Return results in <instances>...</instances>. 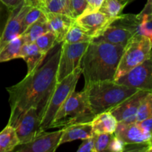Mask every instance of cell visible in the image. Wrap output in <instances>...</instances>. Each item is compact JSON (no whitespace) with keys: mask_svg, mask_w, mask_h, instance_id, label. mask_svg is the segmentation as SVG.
I'll return each instance as SVG.
<instances>
[{"mask_svg":"<svg viewBox=\"0 0 152 152\" xmlns=\"http://www.w3.org/2000/svg\"><path fill=\"white\" fill-rule=\"evenodd\" d=\"M61 44L56 45L48 52L45 60L22 81L6 88L10 107L8 125L15 127L21 116L32 107L38 110L42 119L57 83L56 73Z\"/></svg>","mask_w":152,"mask_h":152,"instance_id":"6da1fadb","label":"cell"},{"mask_svg":"<svg viewBox=\"0 0 152 152\" xmlns=\"http://www.w3.org/2000/svg\"><path fill=\"white\" fill-rule=\"evenodd\" d=\"M124 48L102 42H91L81 60L85 85L114 80Z\"/></svg>","mask_w":152,"mask_h":152,"instance_id":"7a4b0ae2","label":"cell"},{"mask_svg":"<svg viewBox=\"0 0 152 152\" xmlns=\"http://www.w3.org/2000/svg\"><path fill=\"white\" fill-rule=\"evenodd\" d=\"M91 108L95 116L112 109L137 92L138 89L120 84L114 80H104L85 85Z\"/></svg>","mask_w":152,"mask_h":152,"instance_id":"3957f363","label":"cell"},{"mask_svg":"<svg viewBox=\"0 0 152 152\" xmlns=\"http://www.w3.org/2000/svg\"><path fill=\"white\" fill-rule=\"evenodd\" d=\"M94 117L85 89L79 92L74 91L58 110L50 129L64 128L75 123L91 122Z\"/></svg>","mask_w":152,"mask_h":152,"instance_id":"277c9868","label":"cell"},{"mask_svg":"<svg viewBox=\"0 0 152 152\" xmlns=\"http://www.w3.org/2000/svg\"><path fill=\"white\" fill-rule=\"evenodd\" d=\"M151 56V40L145 36L134 35L124 48L114 77V81Z\"/></svg>","mask_w":152,"mask_h":152,"instance_id":"5b68a950","label":"cell"},{"mask_svg":"<svg viewBox=\"0 0 152 152\" xmlns=\"http://www.w3.org/2000/svg\"><path fill=\"white\" fill-rule=\"evenodd\" d=\"M81 74L82 69L81 68H79L68 77L64 78L62 81L56 83L44 114L42 117V130L46 132V130L50 129V124L58 110L69 97L70 95L75 91L76 86Z\"/></svg>","mask_w":152,"mask_h":152,"instance_id":"8992f818","label":"cell"},{"mask_svg":"<svg viewBox=\"0 0 152 152\" xmlns=\"http://www.w3.org/2000/svg\"><path fill=\"white\" fill-rule=\"evenodd\" d=\"M90 42L69 44L62 42L61 51L58 63L56 81H62L64 78L74 72L77 68H81V60Z\"/></svg>","mask_w":152,"mask_h":152,"instance_id":"52a82bcc","label":"cell"},{"mask_svg":"<svg viewBox=\"0 0 152 152\" xmlns=\"http://www.w3.org/2000/svg\"><path fill=\"white\" fill-rule=\"evenodd\" d=\"M138 90L152 91V56L116 80Z\"/></svg>","mask_w":152,"mask_h":152,"instance_id":"ba28073f","label":"cell"},{"mask_svg":"<svg viewBox=\"0 0 152 152\" xmlns=\"http://www.w3.org/2000/svg\"><path fill=\"white\" fill-rule=\"evenodd\" d=\"M14 128L19 138V144L30 142L44 132L41 129L39 113L37 108L33 107L21 116Z\"/></svg>","mask_w":152,"mask_h":152,"instance_id":"9c48e42d","label":"cell"},{"mask_svg":"<svg viewBox=\"0 0 152 152\" xmlns=\"http://www.w3.org/2000/svg\"><path fill=\"white\" fill-rule=\"evenodd\" d=\"M63 128L53 132H44L26 143L19 144L15 152H54L59 146Z\"/></svg>","mask_w":152,"mask_h":152,"instance_id":"30bf717a","label":"cell"},{"mask_svg":"<svg viewBox=\"0 0 152 152\" xmlns=\"http://www.w3.org/2000/svg\"><path fill=\"white\" fill-rule=\"evenodd\" d=\"M117 18L109 17L97 10L82 14L75 19V22L94 39L100 35Z\"/></svg>","mask_w":152,"mask_h":152,"instance_id":"8fae6325","label":"cell"},{"mask_svg":"<svg viewBox=\"0 0 152 152\" xmlns=\"http://www.w3.org/2000/svg\"><path fill=\"white\" fill-rule=\"evenodd\" d=\"M150 91L139 90L132 96L110 110L118 123H132L136 122L137 114L141 101Z\"/></svg>","mask_w":152,"mask_h":152,"instance_id":"7c38bea8","label":"cell"},{"mask_svg":"<svg viewBox=\"0 0 152 152\" xmlns=\"http://www.w3.org/2000/svg\"><path fill=\"white\" fill-rule=\"evenodd\" d=\"M31 7H33L22 2L12 10L0 37V51L9 42L22 34V19Z\"/></svg>","mask_w":152,"mask_h":152,"instance_id":"4fadbf2b","label":"cell"},{"mask_svg":"<svg viewBox=\"0 0 152 152\" xmlns=\"http://www.w3.org/2000/svg\"><path fill=\"white\" fill-rule=\"evenodd\" d=\"M114 134L126 144L143 143L150 142L151 134L144 131L138 123H118Z\"/></svg>","mask_w":152,"mask_h":152,"instance_id":"5bb4252c","label":"cell"},{"mask_svg":"<svg viewBox=\"0 0 152 152\" xmlns=\"http://www.w3.org/2000/svg\"><path fill=\"white\" fill-rule=\"evenodd\" d=\"M134 35V33L126 28L111 25L100 35L94 38L92 42H102L126 47Z\"/></svg>","mask_w":152,"mask_h":152,"instance_id":"9a60e30c","label":"cell"},{"mask_svg":"<svg viewBox=\"0 0 152 152\" xmlns=\"http://www.w3.org/2000/svg\"><path fill=\"white\" fill-rule=\"evenodd\" d=\"M49 29L56 35L58 43H62L75 19L67 15L59 13H45Z\"/></svg>","mask_w":152,"mask_h":152,"instance_id":"2e32d148","label":"cell"},{"mask_svg":"<svg viewBox=\"0 0 152 152\" xmlns=\"http://www.w3.org/2000/svg\"><path fill=\"white\" fill-rule=\"evenodd\" d=\"M93 135L94 132L91 122L70 125L63 128V132L59 141V145L65 142H72L77 140H83L91 137Z\"/></svg>","mask_w":152,"mask_h":152,"instance_id":"e0dca14e","label":"cell"},{"mask_svg":"<svg viewBox=\"0 0 152 152\" xmlns=\"http://www.w3.org/2000/svg\"><path fill=\"white\" fill-rule=\"evenodd\" d=\"M47 55L44 54L39 50L38 47L34 42L25 43L21 50L20 58L23 59L27 64L28 72L29 74L38 67L45 59Z\"/></svg>","mask_w":152,"mask_h":152,"instance_id":"ac0fdd59","label":"cell"},{"mask_svg":"<svg viewBox=\"0 0 152 152\" xmlns=\"http://www.w3.org/2000/svg\"><path fill=\"white\" fill-rule=\"evenodd\" d=\"M118 122L111 111H104L94 117L91 121L92 129L94 134H114Z\"/></svg>","mask_w":152,"mask_h":152,"instance_id":"d6986e66","label":"cell"},{"mask_svg":"<svg viewBox=\"0 0 152 152\" xmlns=\"http://www.w3.org/2000/svg\"><path fill=\"white\" fill-rule=\"evenodd\" d=\"M137 16L140 22L137 34L145 36L152 42V0H148L144 8Z\"/></svg>","mask_w":152,"mask_h":152,"instance_id":"ffe728a7","label":"cell"},{"mask_svg":"<svg viewBox=\"0 0 152 152\" xmlns=\"http://www.w3.org/2000/svg\"><path fill=\"white\" fill-rule=\"evenodd\" d=\"M24 44L25 41L22 35L18 36L9 42L0 51V62H7L20 58L21 50Z\"/></svg>","mask_w":152,"mask_h":152,"instance_id":"44dd1931","label":"cell"},{"mask_svg":"<svg viewBox=\"0 0 152 152\" xmlns=\"http://www.w3.org/2000/svg\"><path fill=\"white\" fill-rule=\"evenodd\" d=\"M19 144L15 128L7 124L0 132V152L13 151Z\"/></svg>","mask_w":152,"mask_h":152,"instance_id":"7402d4cb","label":"cell"},{"mask_svg":"<svg viewBox=\"0 0 152 152\" xmlns=\"http://www.w3.org/2000/svg\"><path fill=\"white\" fill-rule=\"evenodd\" d=\"M50 31L47 19H40L30 25L21 35L25 43L34 42L40 36Z\"/></svg>","mask_w":152,"mask_h":152,"instance_id":"603a6c76","label":"cell"},{"mask_svg":"<svg viewBox=\"0 0 152 152\" xmlns=\"http://www.w3.org/2000/svg\"><path fill=\"white\" fill-rule=\"evenodd\" d=\"M93 38L89 36L77 22H74L65 35L62 42L74 44V43L91 42Z\"/></svg>","mask_w":152,"mask_h":152,"instance_id":"cb8c5ba5","label":"cell"},{"mask_svg":"<svg viewBox=\"0 0 152 152\" xmlns=\"http://www.w3.org/2000/svg\"><path fill=\"white\" fill-rule=\"evenodd\" d=\"M42 10L45 13H59L73 18L71 0H50Z\"/></svg>","mask_w":152,"mask_h":152,"instance_id":"d4e9b609","label":"cell"},{"mask_svg":"<svg viewBox=\"0 0 152 152\" xmlns=\"http://www.w3.org/2000/svg\"><path fill=\"white\" fill-rule=\"evenodd\" d=\"M39 50L44 54L47 55L48 52L54 47L56 45L59 44L56 41V35L52 31H49L45 34L40 36L35 42H34Z\"/></svg>","mask_w":152,"mask_h":152,"instance_id":"484cf974","label":"cell"},{"mask_svg":"<svg viewBox=\"0 0 152 152\" xmlns=\"http://www.w3.org/2000/svg\"><path fill=\"white\" fill-rule=\"evenodd\" d=\"M125 6L119 0H104L99 10L111 18H117L122 14Z\"/></svg>","mask_w":152,"mask_h":152,"instance_id":"4316f807","label":"cell"},{"mask_svg":"<svg viewBox=\"0 0 152 152\" xmlns=\"http://www.w3.org/2000/svg\"><path fill=\"white\" fill-rule=\"evenodd\" d=\"M46 15L44 10L39 7H33L28 10L22 19V34L33 23L40 19H46Z\"/></svg>","mask_w":152,"mask_h":152,"instance_id":"83f0119b","label":"cell"},{"mask_svg":"<svg viewBox=\"0 0 152 152\" xmlns=\"http://www.w3.org/2000/svg\"><path fill=\"white\" fill-rule=\"evenodd\" d=\"M152 117V91L148 92L142 100L138 108L136 122H140Z\"/></svg>","mask_w":152,"mask_h":152,"instance_id":"f1b7e54d","label":"cell"},{"mask_svg":"<svg viewBox=\"0 0 152 152\" xmlns=\"http://www.w3.org/2000/svg\"><path fill=\"white\" fill-rule=\"evenodd\" d=\"M114 134L99 133L94 134V148L95 152L106 151Z\"/></svg>","mask_w":152,"mask_h":152,"instance_id":"f546056e","label":"cell"},{"mask_svg":"<svg viewBox=\"0 0 152 152\" xmlns=\"http://www.w3.org/2000/svg\"><path fill=\"white\" fill-rule=\"evenodd\" d=\"M72 16L74 19L81 16L88 7L86 0H71Z\"/></svg>","mask_w":152,"mask_h":152,"instance_id":"4dcf8cb0","label":"cell"},{"mask_svg":"<svg viewBox=\"0 0 152 152\" xmlns=\"http://www.w3.org/2000/svg\"><path fill=\"white\" fill-rule=\"evenodd\" d=\"M12 10L13 9L7 7L0 1V37L2 34V31L5 27L7 20H8Z\"/></svg>","mask_w":152,"mask_h":152,"instance_id":"1f68e13d","label":"cell"},{"mask_svg":"<svg viewBox=\"0 0 152 152\" xmlns=\"http://www.w3.org/2000/svg\"><path fill=\"white\" fill-rule=\"evenodd\" d=\"M125 145H126V143L114 134L106 151L123 152L124 151Z\"/></svg>","mask_w":152,"mask_h":152,"instance_id":"d6a6232c","label":"cell"},{"mask_svg":"<svg viewBox=\"0 0 152 152\" xmlns=\"http://www.w3.org/2000/svg\"><path fill=\"white\" fill-rule=\"evenodd\" d=\"M77 152H95L94 136L83 140V142L77 149Z\"/></svg>","mask_w":152,"mask_h":152,"instance_id":"836d02e7","label":"cell"},{"mask_svg":"<svg viewBox=\"0 0 152 152\" xmlns=\"http://www.w3.org/2000/svg\"><path fill=\"white\" fill-rule=\"evenodd\" d=\"M137 123H138L140 126L144 131L151 134L152 137V117L145 119L144 120H142L140 122H137Z\"/></svg>","mask_w":152,"mask_h":152,"instance_id":"e575fe53","label":"cell"},{"mask_svg":"<svg viewBox=\"0 0 152 152\" xmlns=\"http://www.w3.org/2000/svg\"><path fill=\"white\" fill-rule=\"evenodd\" d=\"M24 2L31 7H39L42 9L45 6V0H24Z\"/></svg>","mask_w":152,"mask_h":152,"instance_id":"d590c367","label":"cell"},{"mask_svg":"<svg viewBox=\"0 0 152 152\" xmlns=\"http://www.w3.org/2000/svg\"><path fill=\"white\" fill-rule=\"evenodd\" d=\"M4 5L10 9H13L24 2V0H0Z\"/></svg>","mask_w":152,"mask_h":152,"instance_id":"8d00e7d4","label":"cell"},{"mask_svg":"<svg viewBox=\"0 0 152 152\" xmlns=\"http://www.w3.org/2000/svg\"><path fill=\"white\" fill-rule=\"evenodd\" d=\"M119 1H120V2H121L122 4H123V5H124L125 7H126V4H127L129 2V1H130V0H119Z\"/></svg>","mask_w":152,"mask_h":152,"instance_id":"74e56055","label":"cell"},{"mask_svg":"<svg viewBox=\"0 0 152 152\" xmlns=\"http://www.w3.org/2000/svg\"><path fill=\"white\" fill-rule=\"evenodd\" d=\"M86 1H87V2H88V7H87V8H88V7H90L92 5V4H93L94 0H86Z\"/></svg>","mask_w":152,"mask_h":152,"instance_id":"f35d334b","label":"cell"},{"mask_svg":"<svg viewBox=\"0 0 152 152\" xmlns=\"http://www.w3.org/2000/svg\"><path fill=\"white\" fill-rule=\"evenodd\" d=\"M146 152H152V145H151V144H150V145L148 146V149H147Z\"/></svg>","mask_w":152,"mask_h":152,"instance_id":"ab89813d","label":"cell"},{"mask_svg":"<svg viewBox=\"0 0 152 152\" xmlns=\"http://www.w3.org/2000/svg\"><path fill=\"white\" fill-rule=\"evenodd\" d=\"M50 1V0H45V4H47V3H48V1Z\"/></svg>","mask_w":152,"mask_h":152,"instance_id":"60d3db41","label":"cell"},{"mask_svg":"<svg viewBox=\"0 0 152 152\" xmlns=\"http://www.w3.org/2000/svg\"><path fill=\"white\" fill-rule=\"evenodd\" d=\"M150 144H151V145H152V140H150Z\"/></svg>","mask_w":152,"mask_h":152,"instance_id":"b9f144b4","label":"cell"},{"mask_svg":"<svg viewBox=\"0 0 152 152\" xmlns=\"http://www.w3.org/2000/svg\"><path fill=\"white\" fill-rule=\"evenodd\" d=\"M151 140H152V137H151Z\"/></svg>","mask_w":152,"mask_h":152,"instance_id":"7bdbcfd3","label":"cell"}]
</instances>
